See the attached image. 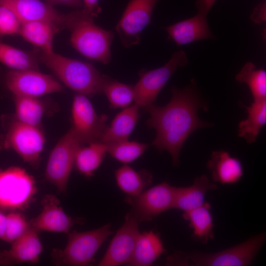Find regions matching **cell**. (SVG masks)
<instances>
[{
  "mask_svg": "<svg viewBox=\"0 0 266 266\" xmlns=\"http://www.w3.org/2000/svg\"><path fill=\"white\" fill-rule=\"evenodd\" d=\"M0 254H1V252L0 251Z\"/></svg>",
  "mask_w": 266,
  "mask_h": 266,
  "instance_id": "obj_41",
  "label": "cell"
},
{
  "mask_svg": "<svg viewBox=\"0 0 266 266\" xmlns=\"http://www.w3.org/2000/svg\"><path fill=\"white\" fill-rule=\"evenodd\" d=\"M72 128L81 144L100 141L107 126V115H98L86 95L77 94L73 100Z\"/></svg>",
  "mask_w": 266,
  "mask_h": 266,
  "instance_id": "obj_11",
  "label": "cell"
},
{
  "mask_svg": "<svg viewBox=\"0 0 266 266\" xmlns=\"http://www.w3.org/2000/svg\"><path fill=\"white\" fill-rule=\"evenodd\" d=\"M110 223L89 231L68 233L67 242L63 249L54 248L51 254L56 266H85L94 261L95 254L112 234Z\"/></svg>",
  "mask_w": 266,
  "mask_h": 266,
  "instance_id": "obj_5",
  "label": "cell"
},
{
  "mask_svg": "<svg viewBox=\"0 0 266 266\" xmlns=\"http://www.w3.org/2000/svg\"><path fill=\"white\" fill-rule=\"evenodd\" d=\"M216 1V0H196V6L201 7L208 13Z\"/></svg>",
  "mask_w": 266,
  "mask_h": 266,
  "instance_id": "obj_38",
  "label": "cell"
},
{
  "mask_svg": "<svg viewBox=\"0 0 266 266\" xmlns=\"http://www.w3.org/2000/svg\"><path fill=\"white\" fill-rule=\"evenodd\" d=\"M139 108L134 104L118 113L110 125L106 128L100 141L109 143L128 139L138 120Z\"/></svg>",
  "mask_w": 266,
  "mask_h": 266,
  "instance_id": "obj_21",
  "label": "cell"
},
{
  "mask_svg": "<svg viewBox=\"0 0 266 266\" xmlns=\"http://www.w3.org/2000/svg\"><path fill=\"white\" fill-rule=\"evenodd\" d=\"M58 31L50 22L34 21L22 23L18 34L41 52H49L53 51L54 36Z\"/></svg>",
  "mask_w": 266,
  "mask_h": 266,
  "instance_id": "obj_24",
  "label": "cell"
},
{
  "mask_svg": "<svg viewBox=\"0 0 266 266\" xmlns=\"http://www.w3.org/2000/svg\"><path fill=\"white\" fill-rule=\"evenodd\" d=\"M207 166L213 182L222 184H235L243 174L240 161L225 150L213 151Z\"/></svg>",
  "mask_w": 266,
  "mask_h": 266,
  "instance_id": "obj_19",
  "label": "cell"
},
{
  "mask_svg": "<svg viewBox=\"0 0 266 266\" xmlns=\"http://www.w3.org/2000/svg\"><path fill=\"white\" fill-rule=\"evenodd\" d=\"M159 0H131L127 4L116 30L126 48L140 41L144 29L150 23L154 7Z\"/></svg>",
  "mask_w": 266,
  "mask_h": 266,
  "instance_id": "obj_13",
  "label": "cell"
},
{
  "mask_svg": "<svg viewBox=\"0 0 266 266\" xmlns=\"http://www.w3.org/2000/svg\"><path fill=\"white\" fill-rule=\"evenodd\" d=\"M15 120L39 127L45 110L43 102L38 98L14 96Z\"/></svg>",
  "mask_w": 266,
  "mask_h": 266,
  "instance_id": "obj_29",
  "label": "cell"
},
{
  "mask_svg": "<svg viewBox=\"0 0 266 266\" xmlns=\"http://www.w3.org/2000/svg\"><path fill=\"white\" fill-rule=\"evenodd\" d=\"M6 216L3 240L11 244L26 232L30 227V224L21 211H9Z\"/></svg>",
  "mask_w": 266,
  "mask_h": 266,
  "instance_id": "obj_33",
  "label": "cell"
},
{
  "mask_svg": "<svg viewBox=\"0 0 266 266\" xmlns=\"http://www.w3.org/2000/svg\"><path fill=\"white\" fill-rule=\"evenodd\" d=\"M197 9V13L194 17L165 28L169 36L178 45L213 38L206 19L208 13L200 8Z\"/></svg>",
  "mask_w": 266,
  "mask_h": 266,
  "instance_id": "obj_18",
  "label": "cell"
},
{
  "mask_svg": "<svg viewBox=\"0 0 266 266\" xmlns=\"http://www.w3.org/2000/svg\"><path fill=\"white\" fill-rule=\"evenodd\" d=\"M188 62L185 52L180 50L174 53L170 59L163 66L141 72L139 80L133 86L134 104L139 107L152 104L177 69L185 66Z\"/></svg>",
  "mask_w": 266,
  "mask_h": 266,
  "instance_id": "obj_8",
  "label": "cell"
},
{
  "mask_svg": "<svg viewBox=\"0 0 266 266\" xmlns=\"http://www.w3.org/2000/svg\"><path fill=\"white\" fill-rule=\"evenodd\" d=\"M245 107L247 117L239 122L237 134L247 143H252L256 141L266 123V99L254 100L250 106Z\"/></svg>",
  "mask_w": 266,
  "mask_h": 266,
  "instance_id": "obj_25",
  "label": "cell"
},
{
  "mask_svg": "<svg viewBox=\"0 0 266 266\" xmlns=\"http://www.w3.org/2000/svg\"><path fill=\"white\" fill-rule=\"evenodd\" d=\"M99 0H82L84 8L94 18L100 12L101 8L99 4Z\"/></svg>",
  "mask_w": 266,
  "mask_h": 266,
  "instance_id": "obj_35",
  "label": "cell"
},
{
  "mask_svg": "<svg viewBox=\"0 0 266 266\" xmlns=\"http://www.w3.org/2000/svg\"><path fill=\"white\" fill-rule=\"evenodd\" d=\"M217 188V184L202 174L187 187H176L173 208L188 211L202 205L207 192Z\"/></svg>",
  "mask_w": 266,
  "mask_h": 266,
  "instance_id": "obj_20",
  "label": "cell"
},
{
  "mask_svg": "<svg viewBox=\"0 0 266 266\" xmlns=\"http://www.w3.org/2000/svg\"><path fill=\"white\" fill-rule=\"evenodd\" d=\"M38 59L64 84L78 94L93 96L102 93L105 75L92 64L67 58L54 51L41 52Z\"/></svg>",
  "mask_w": 266,
  "mask_h": 266,
  "instance_id": "obj_3",
  "label": "cell"
},
{
  "mask_svg": "<svg viewBox=\"0 0 266 266\" xmlns=\"http://www.w3.org/2000/svg\"><path fill=\"white\" fill-rule=\"evenodd\" d=\"M251 19L256 23L261 22L265 21L266 19V2H263L256 7L253 13L252 14Z\"/></svg>",
  "mask_w": 266,
  "mask_h": 266,
  "instance_id": "obj_36",
  "label": "cell"
},
{
  "mask_svg": "<svg viewBox=\"0 0 266 266\" xmlns=\"http://www.w3.org/2000/svg\"><path fill=\"white\" fill-rule=\"evenodd\" d=\"M102 93L106 96L111 108H126L134 101L133 86L113 80L105 75Z\"/></svg>",
  "mask_w": 266,
  "mask_h": 266,
  "instance_id": "obj_31",
  "label": "cell"
},
{
  "mask_svg": "<svg viewBox=\"0 0 266 266\" xmlns=\"http://www.w3.org/2000/svg\"><path fill=\"white\" fill-rule=\"evenodd\" d=\"M94 18L84 9L69 13L67 28L71 32L70 43L86 58L106 65L110 61L114 34L96 25Z\"/></svg>",
  "mask_w": 266,
  "mask_h": 266,
  "instance_id": "obj_2",
  "label": "cell"
},
{
  "mask_svg": "<svg viewBox=\"0 0 266 266\" xmlns=\"http://www.w3.org/2000/svg\"><path fill=\"white\" fill-rule=\"evenodd\" d=\"M166 252L159 235L152 231L140 233L128 266H149Z\"/></svg>",
  "mask_w": 266,
  "mask_h": 266,
  "instance_id": "obj_22",
  "label": "cell"
},
{
  "mask_svg": "<svg viewBox=\"0 0 266 266\" xmlns=\"http://www.w3.org/2000/svg\"><path fill=\"white\" fill-rule=\"evenodd\" d=\"M119 188L129 196H136L141 193L152 182V175L146 170L137 171L125 164L115 172Z\"/></svg>",
  "mask_w": 266,
  "mask_h": 266,
  "instance_id": "obj_26",
  "label": "cell"
},
{
  "mask_svg": "<svg viewBox=\"0 0 266 266\" xmlns=\"http://www.w3.org/2000/svg\"><path fill=\"white\" fill-rule=\"evenodd\" d=\"M106 144L107 153L125 164L136 160L149 146L147 144L128 139Z\"/></svg>",
  "mask_w": 266,
  "mask_h": 266,
  "instance_id": "obj_32",
  "label": "cell"
},
{
  "mask_svg": "<svg viewBox=\"0 0 266 266\" xmlns=\"http://www.w3.org/2000/svg\"><path fill=\"white\" fill-rule=\"evenodd\" d=\"M21 24L14 13L0 1V36L18 34Z\"/></svg>",
  "mask_w": 266,
  "mask_h": 266,
  "instance_id": "obj_34",
  "label": "cell"
},
{
  "mask_svg": "<svg viewBox=\"0 0 266 266\" xmlns=\"http://www.w3.org/2000/svg\"><path fill=\"white\" fill-rule=\"evenodd\" d=\"M6 218V214L0 210V239L2 240H3L4 235Z\"/></svg>",
  "mask_w": 266,
  "mask_h": 266,
  "instance_id": "obj_39",
  "label": "cell"
},
{
  "mask_svg": "<svg viewBox=\"0 0 266 266\" xmlns=\"http://www.w3.org/2000/svg\"><path fill=\"white\" fill-rule=\"evenodd\" d=\"M266 239L262 233L243 242L215 253H176L168 257L167 265L195 266H245L256 257Z\"/></svg>",
  "mask_w": 266,
  "mask_h": 266,
  "instance_id": "obj_4",
  "label": "cell"
},
{
  "mask_svg": "<svg viewBox=\"0 0 266 266\" xmlns=\"http://www.w3.org/2000/svg\"><path fill=\"white\" fill-rule=\"evenodd\" d=\"M5 83L14 96L38 98L64 90L63 86L52 76L35 70L11 69L5 75Z\"/></svg>",
  "mask_w": 266,
  "mask_h": 266,
  "instance_id": "obj_12",
  "label": "cell"
},
{
  "mask_svg": "<svg viewBox=\"0 0 266 266\" xmlns=\"http://www.w3.org/2000/svg\"><path fill=\"white\" fill-rule=\"evenodd\" d=\"M88 145L82 146L78 149L74 165L80 174L90 177L101 165L107 153V145L100 141Z\"/></svg>",
  "mask_w": 266,
  "mask_h": 266,
  "instance_id": "obj_27",
  "label": "cell"
},
{
  "mask_svg": "<svg viewBox=\"0 0 266 266\" xmlns=\"http://www.w3.org/2000/svg\"><path fill=\"white\" fill-rule=\"evenodd\" d=\"M45 2L52 5L63 4L73 7H79L83 3L82 0H43Z\"/></svg>",
  "mask_w": 266,
  "mask_h": 266,
  "instance_id": "obj_37",
  "label": "cell"
},
{
  "mask_svg": "<svg viewBox=\"0 0 266 266\" xmlns=\"http://www.w3.org/2000/svg\"><path fill=\"white\" fill-rule=\"evenodd\" d=\"M171 93L172 98L166 105L152 104L144 108L150 115L147 125L156 132L152 145L160 152H168L173 165L177 166L182 147L187 139L197 130L212 124L202 121L198 115L201 108H207L193 85L183 89L173 87Z\"/></svg>",
  "mask_w": 266,
  "mask_h": 266,
  "instance_id": "obj_1",
  "label": "cell"
},
{
  "mask_svg": "<svg viewBox=\"0 0 266 266\" xmlns=\"http://www.w3.org/2000/svg\"><path fill=\"white\" fill-rule=\"evenodd\" d=\"M38 59L34 53L0 42V62L12 70H39Z\"/></svg>",
  "mask_w": 266,
  "mask_h": 266,
  "instance_id": "obj_28",
  "label": "cell"
},
{
  "mask_svg": "<svg viewBox=\"0 0 266 266\" xmlns=\"http://www.w3.org/2000/svg\"><path fill=\"white\" fill-rule=\"evenodd\" d=\"M82 146L71 127L50 153L45 169V178L54 185L60 193H66L76 152Z\"/></svg>",
  "mask_w": 266,
  "mask_h": 266,
  "instance_id": "obj_7",
  "label": "cell"
},
{
  "mask_svg": "<svg viewBox=\"0 0 266 266\" xmlns=\"http://www.w3.org/2000/svg\"><path fill=\"white\" fill-rule=\"evenodd\" d=\"M42 250L38 232L30 226L22 236L11 243L9 250L1 252L0 264H36Z\"/></svg>",
  "mask_w": 266,
  "mask_h": 266,
  "instance_id": "obj_17",
  "label": "cell"
},
{
  "mask_svg": "<svg viewBox=\"0 0 266 266\" xmlns=\"http://www.w3.org/2000/svg\"><path fill=\"white\" fill-rule=\"evenodd\" d=\"M210 210L211 204L205 202L196 208L184 212L182 215L193 230V238L203 244H206L214 236V225Z\"/></svg>",
  "mask_w": 266,
  "mask_h": 266,
  "instance_id": "obj_23",
  "label": "cell"
},
{
  "mask_svg": "<svg viewBox=\"0 0 266 266\" xmlns=\"http://www.w3.org/2000/svg\"><path fill=\"white\" fill-rule=\"evenodd\" d=\"M60 204V200L55 196L46 195L41 200V213L29 221L30 226L38 232L44 231L68 233L76 220L66 215Z\"/></svg>",
  "mask_w": 266,
  "mask_h": 266,
  "instance_id": "obj_16",
  "label": "cell"
},
{
  "mask_svg": "<svg viewBox=\"0 0 266 266\" xmlns=\"http://www.w3.org/2000/svg\"><path fill=\"white\" fill-rule=\"evenodd\" d=\"M176 188L163 182L143 191L138 196H128L125 200L131 206L130 213L139 223L148 222L173 208Z\"/></svg>",
  "mask_w": 266,
  "mask_h": 266,
  "instance_id": "obj_9",
  "label": "cell"
},
{
  "mask_svg": "<svg viewBox=\"0 0 266 266\" xmlns=\"http://www.w3.org/2000/svg\"><path fill=\"white\" fill-rule=\"evenodd\" d=\"M236 81L249 87L254 100L266 99V72L257 68L251 62H247L236 75Z\"/></svg>",
  "mask_w": 266,
  "mask_h": 266,
  "instance_id": "obj_30",
  "label": "cell"
},
{
  "mask_svg": "<svg viewBox=\"0 0 266 266\" xmlns=\"http://www.w3.org/2000/svg\"><path fill=\"white\" fill-rule=\"evenodd\" d=\"M34 178L26 170L12 166L0 168V210L25 211L36 194Z\"/></svg>",
  "mask_w": 266,
  "mask_h": 266,
  "instance_id": "obj_6",
  "label": "cell"
},
{
  "mask_svg": "<svg viewBox=\"0 0 266 266\" xmlns=\"http://www.w3.org/2000/svg\"><path fill=\"white\" fill-rule=\"evenodd\" d=\"M45 141L44 135L39 127L15 120L9 127L2 146L5 149L14 150L24 162L37 166Z\"/></svg>",
  "mask_w": 266,
  "mask_h": 266,
  "instance_id": "obj_10",
  "label": "cell"
},
{
  "mask_svg": "<svg viewBox=\"0 0 266 266\" xmlns=\"http://www.w3.org/2000/svg\"><path fill=\"white\" fill-rule=\"evenodd\" d=\"M16 15L20 22L43 21L59 30L67 28L68 14L59 13L53 6L41 0H0Z\"/></svg>",
  "mask_w": 266,
  "mask_h": 266,
  "instance_id": "obj_15",
  "label": "cell"
},
{
  "mask_svg": "<svg viewBox=\"0 0 266 266\" xmlns=\"http://www.w3.org/2000/svg\"><path fill=\"white\" fill-rule=\"evenodd\" d=\"M138 221L127 213L122 226L111 240L109 247L99 266H117L127 264L133 255L140 234Z\"/></svg>",
  "mask_w": 266,
  "mask_h": 266,
  "instance_id": "obj_14",
  "label": "cell"
},
{
  "mask_svg": "<svg viewBox=\"0 0 266 266\" xmlns=\"http://www.w3.org/2000/svg\"><path fill=\"white\" fill-rule=\"evenodd\" d=\"M2 148H3L2 143H1V142L0 141V149H2Z\"/></svg>",
  "mask_w": 266,
  "mask_h": 266,
  "instance_id": "obj_40",
  "label": "cell"
}]
</instances>
